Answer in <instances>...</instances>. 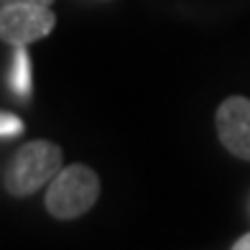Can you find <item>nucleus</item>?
Wrapping results in <instances>:
<instances>
[{"label":"nucleus","mask_w":250,"mask_h":250,"mask_svg":"<svg viewBox=\"0 0 250 250\" xmlns=\"http://www.w3.org/2000/svg\"><path fill=\"white\" fill-rule=\"evenodd\" d=\"M62 171V148L49 141H31L5 164L3 184L13 197H28Z\"/></svg>","instance_id":"1"},{"label":"nucleus","mask_w":250,"mask_h":250,"mask_svg":"<svg viewBox=\"0 0 250 250\" xmlns=\"http://www.w3.org/2000/svg\"><path fill=\"white\" fill-rule=\"evenodd\" d=\"M100 197V179L89 166L72 164L62 168L51 179V187L46 191V209L56 220H74L87 209Z\"/></svg>","instance_id":"2"},{"label":"nucleus","mask_w":250,"mask_h":250,"mask_svg":"<svg viewBox=\"0 0 250 250\" xmlns=\"http://www.w3.org/2000/svg\"><path fill=\"white\" fill-rule=\"evenodd\" d=\"M56 26L51 5L39 3H10L0 10V36L10 46H28L49 36Z\"/></svg>","instance_id":"3"},{"label":"nucleus","mask_w":250,"mask_h":250,"mask_svg":"<svg viewBox=\"0 0 250 250\" xmlns=\"http://www.w3.org/2000/svg\"><path fill=\"white\" fill-rule=\"evenodd\" d=\"M217 135L232 156L250 161V100L227 97L217 110Z\"/></svg>","instance_id":"4"},{"label":"nucleus","mask_w":250,"mask_h":250,"mask_svg":"<svg viewBox=\"0 0 250 250\" xmlns=\"http://www.w3.org/2000/svg\"><path fill=\"white\" fill-rule=\"evenodd\" d=\"M8 87L21 102L31 97V59L26 54V46H16L13 51V64L8 74Z\"/></svg>","instance_id":"5"},{"label":"nucleus","mask_w":250,"mask_h":250,"mask_svg":"<svg viewBox=\"0 0 250 250\" xmlns=\"http://www.w3.org/2000/svg\"><path fill=\"white\" fill-rule=\"evenodd\" d=\"M21 130H23V123H21L16 115H10V112H3V115H0V133H3V138L18 135Z\"/></svg>","instance_id":"6"},{"label":"nucleus","mask_w":250,"mask_h":250,"mask_svg":"<svg viewBox=\"0 0 250 250\" xmlns=\"http://www.w3.org/2000/svg\"><path fill=\"white\" fill-rule=\"evenodd\" d=\"M232 250H250V232H248L245 237H240V240L232 245Z\"/></svg>","instance_id":"7"},{"label":"nucleus","mask_w":250,"mask_h":250,"mask_svg":"<svg viewBox=\"0 0 250 250\" xmlns=\"http://www.w3.org/2000/svg\"><path fill=\"white\" fill-rule=\"evenodd\" d=\"M10 3H39V5H51L54 0H3V5H10Z\"/></svg>","instance_id":"8"}]
</instances>
